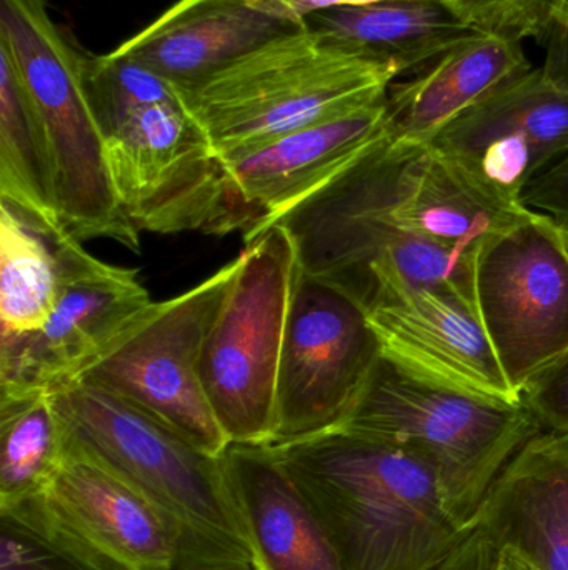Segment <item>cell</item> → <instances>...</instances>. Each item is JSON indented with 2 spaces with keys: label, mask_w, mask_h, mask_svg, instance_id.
Listing matches in <instances>:
<instances>
[{
  "label": "cell",
  "mask_w": 568,
  "mask_h": 570,
  "mask_svg": "<svg viewBox=\"0 0 568 570\" xmlns=\"http://www.w3.org/2000/svg\"><path fill=\"white\" fill-rule=\"evenodd\" d=\"M83 79L117 199L137 229L249 233V214L173 83L117 49L83 53Z\"/></svg>",
  "instance_id": "2"
},
{
  "label": "cell",
  "mask_w": 568,
  "mask_h": 570,
  "mask_svg": "<svg viewBox=\"0 0 568 570\" xmlns=\"http://www.w3.org/2000/svg\"><path fill=\"white\" fill-rule=\"evenodd\" d=\"M0 196L49 229H63L53 206L49 149L12 57L0 47Z\"/></svg>",
  "instance_id": "23"
},
{
  "label": "cell",
  "mask_w": 568,
  "mask_h": 570,
  "mask_svg": "<svg viewBox=\"0 0 568 570\" xmlns=\"http://www.w3.org/2000/svg\"><path fill=\"white\" fill-rule=\"evenodd\" d=\"M544 47L546 59L540 69L557 86L568 89V0Z\"/></svg>",
  "instance_id": "30"
},
{
  "label": "cell",
  "mask_w": 568,
  "mask_h": 570,
  "mask_svg": "<svg viewBox=\"0 0 568 570\" xmlns=\"http://www.w3.org/2000/svg\"><path fill=\"white\" fill-rule=\"evenodd\" d=\"M0 570H106L30 501L0 508Z\"/></svg>",
  "instance_id": "25"
},
{
  "label": "cell",
  "mask_w": 568,
  "mask_h": 570,
  "mask_svg": "<svg viewBox=\"0 0 568 570\" xmlns=\"http://www.w3.org/2000/svg\"><path fill=\"white\" fill-rule=\"evenodd\" d=\"M377 2H387V0H287L292 12L302 20L313 10L330 9V7L369 6V3Z\"/></svg>",
  "instance_id": "31"
},
{
  "label": "cell",
  "mask_w": 568,
  "mask_h": 570,
  "mask_svg": "<svg viewBox=\"0 0 568 570\" xmlns=\"http://www.w3.org/2000/svg\"><path fill=\"white\" fill-rule=\"evenodd\" d=\"M56 250L59 301L42 331L0 344V394L53 392L77 381L152 305L137 271L96 259L66 230Z\"/></svg>",
  "instance_id": "12"
},
{
  "label": "cell",
  "mask_w": 568,
  "mask_h": 570,
  "mask_svg": "<svg viewBox=\"0 0 568 570\" xmlns=\"http://www.w3.org/2000/svg\"><path fill=\"white\" fill-rule=\"evenodd\" d=\"M270 448L346 570H423L470 529L450 514L432 469L406 449L347 429Z\"/></svg>",
  "instance_id": "3"
},
{
  "label": "cell",
  "mask_w": 568,
  "mask_h": 570,
  "mask_svg": "<svg viewBox=\"0 0 568 570\" xmlns=\"http://www.w3.org/2000/svg\"><path fill=\"white\" fill-rule=\"evenodd\" d=\"M27 501L106 570H176V542L159 514L67 435L59 471Z\"/></svg>",
  "instance_id": "15"
},
{
  "label": "cell",
  "mask_w": 568,
  "mask_h": 570,
  "mask_svg": "<svg viewBox=\"0 0 568 570\" xmlns=\"http://www.w3.org/2000/svg\"><path fill=\"white\" fill-rule=\"evenodd\" d=\"M369 315L382 357L446 387L522 402L484 327L476 294L454 285L406 287Z\"/></svg>",
  "instance_id": "14"
},
{
  "label": "cell",
  "mask_w": 568,
  "mask_h": 570,
  "mask_svg": "<svg viewBox=\"0 0 568 570\" xmlns=\"http://www.w3.org/2000/svg\"><path fill=\"white\" fill-rule=\"evenodd\" d=\"M476 301L517 394L568 352V250L562 233L529 213L480 249Z\"/></svg>",
  "instance_id": "11"
},
{
  "label": "cell",
  "mask_w": 568,
  "mask_h": 570,
  "mask_svg": "<svg viewBox=\"0 0 568 570\" xmlns=\"http://www.w3.org/2000/svg\"><path fill=\"white\" fill-rule=\"evenodd\" d=\"M306 23L352 56L392 70L397 80L419 70L450 47L479 36L442 0H387L313 10Z\"/></svg>",
  "instance_id": "21"
},
{
  "label": "cell",
  "mask_w": 568,
  "mask_h": 570,
  "mask_svg": "<svg viewBox=\"0 0 568 570\" xmlns=\"http://www.w3.org/2000/svg\"><path fill=\"white\" fill-rule=\"evenodd\" d=\"M423 570H502V549L472 525L450 551Z\"/></svg>",
  "instance_id": "29"
},
{
  "label": "cell",
  "mask_w": 568,
  "mask_h": 570,
  "mask_svg": "<svg viewBox=\"0 0 568 570\" xmlns=\"http://www.w3.org/2000/svg\"><path fill=\"white\" fill-rule=\"evenodd\" d=\"M60 230L0 203V344L30 337L49 322L60 294Z\"/></svg>",
  "instance_id": "22"
},
{
  "label": "cell",
  "mask_w": 568,
  "mask_h": 570,
  "mask_svg": "<svg viewBox=\"0 0 568 570\" xmlns=\"http://www.w3.org/2000/svg\"><path fill=\"white\" fill-rule=\"evenodd\" d=\"M520 206L568 229V154L536 177L520 196Z\"/></svg>",
  "instance_id": "28"
},
{
  "label": "cell",
  "mask_w": 568,
  "mask_h": 570,
  "mask_svg": "<svg viewBox=\"0 0 568 570\" xmlns=\"http://www.w3.org/2000/svg\"><path fill=\"white\" fill-rule=\"evenodd\" d=\"M396 80L392 70L332 46L306 23L177 90L220 157L383 102Z\"/></svg>",
  "instance_id": "5"
},
{
  "label": "cell",
  "mask_w": 568,
  "mask_h": 570,
  "mask_svg": "<svg viewBox=\"0 0 568 570\" xmlns=\"http://www.w3.org/2000/svg\"><path fill=\"white\" fill-rule=\"evenodd\" d=\"M464 23L484 33L522 43H546L567 0H442Z\"/></svg>",
  "instance_id": "26"
},
{
  "label": "cell",
  "mask_w": 568,
  "mask_h": 570,
  "mask_svg": "<svg viewBox=\"0 0 568 570\" xmlns=\"http://www.w3.org/2000/svg\"><path fill=\"white\" fill-rule=\"evenodd\" d=\"M299 261L280 224L246 240L232 287L207 334L200 382L229 444L270 445L277 375Z\"/></svg>",
  "instance_id": "8"
},
{
  "label": "cell",
  "mask_w": 568,
  "mask_h": 570,
  "mask_svg": "<svg viewBox=\"0 0 568 570\" xmlns=\"http://www.w3.org/2000/svg\"><path fill=\"white\" fill-rule=\"evenodd\" d=\"M302 29L287 0H179L117 50L186 89Z\"/></svg>",
  "instance_id": "17"
},
{
  "label": "cell",
  "mask_w": 568,
  "mask_h": 570,
  "mask_svg": "<svg viewBox=\"0 0 568 570\" xmlns=\"http://www.w3.org/2000/svg\"><path fill=\"white\" fill-rule=\"evenodd\" d=\"M222 461L253 570H346L319 512L270 445L229 444Z\"/></svg>",
  "instance_id": "18"
},
{
  "label": "cell",
  "mask_w": 568,
  "mask_h": 570,
  "mask_svg": "<svg viewBox=\"0 0 568 570\" xmlns=\"http://www.w3.org/2000/svg\"><path fill=\"white\" fill-rule=\"evenodd\" d=\"M502 570H539L509 551H502Z\"/></svg>",
  "instance_id": "32"
},
{
  "label": "cell",
  "mask_w": 568,
  "mask_h": 570,
  "mask_svg": "<svg viewBox=\"0 0 568 570\" xmlns=\"http://www.w3.org/2000/svg\"><path fill=\"white\" fill-rule=\"evenodd\" d=\"M430 144L487 193L520 206L524 189L568 154V89L534 67L460 114Z\"/></svg>",
  "instance_id": "13"
},
{
  "label": "cell",
  "mask_w": 568,
  "mask_h": 570,
  "mask_svg": "<svg viewBox=\"0 0 568 570\" xmlns=\"http://www.w3.org/2000/svg\"><path fill=\"white\" fill-rule=\"evenodd\" d=\"M390 136L383 100L262 146L220 156L230 190L252 220L246 240L332 183Z\"/></svg>",
  "instance_id": "16"
},
{
  "label": "cell",
  "mask_w": 568,
  "mask_h": 570,
  "mask_svg": "<svg viewBox=\"0 0 568 570\" xmlns=\"http://www.w3.org/2000/svg\"><path fill=\"white\" fill-rule=\"evenodd\" d=\"M0 47L12 57L42 124L60 226L80 243L109 239L139 253L140 230L117 199L87 97L83 53L43 0H0Z\"/></svg>",
  "instance_id": "7"
},
{
  "label": "cell",
  "mask_w": 568,
  "mask_h": 570,
  "mask_svg": "<svg viewBox=\"0 0 568 570\" xmlns=\"http://www.w3.org/2000/svg\"><path fill=\"white\" fill-rule=\"evenodd\" d=\"M380 358L382 348L366 308L299 269L280 354L270 445L339 429Z\"/></svg>",
  "instance_id": "10"
},
{
  "label": "cell",
  "mask_w": 568,
  "mask_h": 570,
  "mask_svg": "<svg viewBox=\"0 0 568 570\" xmlns=\"http://www.w3.org/2000/svg\"><path fill=\"white\" fill-rule=\"evenodd\" d=\"M522 402L540 431L568 432V352L522 392Z\"/></svg>",
  "instance_id": "27"
},
{
  "label": "cell",
  "mask_w": 568,
  "mask_h": 570,
  "mask_svg": "<svg viewBox=\"0 0 568 570\" xmlns=\"http://www.w3.org/2000/svg\"><path fill=\"white\" fill-rule=\"evenodd\" d=\"M557 227H559V226H557ZM559 229H560V233H562L564 243H566V247L568 250V229H562V227H559Z\"/></svg>",
  "instance_id": "33"
},
{
  "label": "cell",
  "mask_w": 568,
  "mask_h": 570,
  "mask_svg": "<svg viewBox=\"0 0 568 570\" xmlns=\"http://www.w3.org/2000/svg\"><path fill=\"white\" fill-rule=\"evenodd\" d=\"M67 439L106 465L162 519L176 570H253L222 455H210L106 389L52 392Z\"/></svg>",
  "instance_id": "4"
},
{
  "label": "cell",
  "mask_w": 568,
  "mask_h": 570,
  "mask_svg": "<svg viewBox=\"0 0 568 570\" xmlns=\"http://www.w3.org/2000/svg\"><path fill=\"white\" fill-rule=\"evenodd\" d=\"M66 455V431L49 391L0 394V508L36 498Z\"/></svg>",
  "instance_id": "24"
},
{
  "label": "cell",
  "mask_w": 568,
  "mask_h": 570,
  "mask_svg": "<svg viewBox=\"0 0 568 570\" xmlns=\"http://www.w3.org/2000/svg\"><path fill=\"white\" fill-rule=\"evenodd\" d=\"M240 256L190 291L152 302L82 377L112 392L210 455L229 448L200 382L207 334L239 273Z\"/></svg>",
  "instance_id": "9"
},
{
  "label": "cell",
  "mask_w": 568,
  "mask_h": 570,
  "mask_svg": "<svg viewBox=\"0 0 568 570\" xmlns=\"http://www.w3.org/2000/svg\"><path fill=\"white\" fill-rule=\"evenodd\" d=\"M532 69L522 43L470 37L389 87L390 132L396 139L430 142L460 114Z\"/></svg>",
  "instance_id": "20"
},
{
  "label": "cell",
  "mask_w": 568,
  "mask_h": 570,
  "mask_svg": "<svg viewBox=\"0 0 568 570\" xmlns=\"http://www.w3.org/2000/svg\"><path fill=\"white\" fill-rule=\"evenodd\" d=\"M339 429L389 442L422 459L450 514L472 528L507 462L540 428L524 402L467 394L380 358Z\"/></svg>",
  "instance_id": "6"
},
{
  "label": "cell",
  "mask_w": 568,
  "mask_h": 570,
  "mask_svg": "<svg viewBox=\"0 0 568 570\" xmlns=\"http://www.w3.org/2000/svg\"><path fill=\"white\" fill-rule=\"evenodd\" d=\"M527 214L432 144L390 136L273 224L292 237L300 273L370 311L406 287L476 294L480 249Z\"/></svg>",
  "instance_id": "1"
},
{
  "label": "cell",
  "mask_w": 568,
  "mask_h": 570,
  "mask_svg": "<svg viewBox=\"0 0 568 570\" xmlns=\"http://www.w3.org/2000/svg\"><path fill=\"white\" fill-rule=\"evenodd\" d=\"M474 524L539 570H568V432H539L490 485Z\"/></svg>",
  "instance_id": "19"
}]
</instances>
